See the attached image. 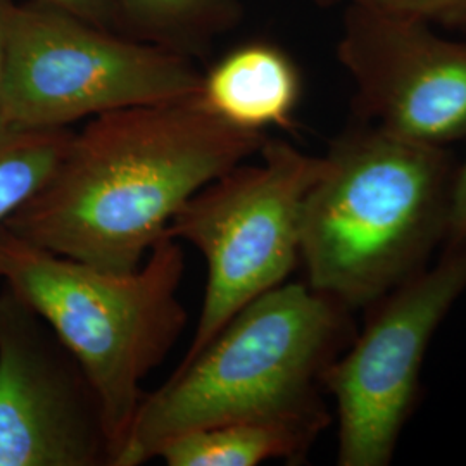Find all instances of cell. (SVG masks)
I'll return each mask as SVG.
<instances>
[{"label":"cell","mask_w":466,"mask_h":466,"mask_svg":"<svg viewBox=\"0 0 466 466\" xmlns=\"http://www.w3.org/2000/svg\"><path fill=\"white\" fill-rule=\"evenodd\" d=\"M350 309L308 282L252 300L150 394H144L116 466L157 458L169 441L254 420H330L325 377L354 339Z\"/></svg>","instance_id":"obj_3"},{"label":"cell","mask_w":466,"mask_h":466,"mask_svg":"<svg viewBox=\"0 0 466 466\" xmlns=\"http://www.w3.org/2000/svg\"><path fill=\"white\" fill-rule=\"evenodd\" d=\"M463 242H466V159L456 169L446 246H458Z\"/></svg>","instance_id":"obj_16"},{"label":"cell","mask_w":466,"mask_h":466,"mask_svg":"<svg viewBox=\"0 0 466 466\" xmlns=\"http://www.w3.org/2000/svg\"><path fill=\"white\" fill-rule=\"evenodd\" d=\"M323 159L302 209L306 282L350 311L370 308L446 242L458 165L448 147L360 119Z\"/></svg>","instance_id":"obj_2"},{"label":"cell","mask_w":466,"mask_h":466,"mask_svg":"<svg viewBox=\"0 0 466 466\" xmlns=\"http://www.w3.org/2000/svg\"><path fill=\"white\" fill-rule=\"evenodd\" d=\"M15 9H16V4L13 0H0V90H2V78H4L5 56H7Z\"/></svg>","instance_id":"obj_17"},{"label":"cell","mask_w":466,"mask_h":466,"mask_svg":"<svg viewBox=\"0 0 466 466\" xmlns=\"http://www.w3.org/2000/svg\"><path fill=\"white\" fill-rule=\"evenodd\" d=\"M0 466H115L84 368L7 289L0 296Z\"/></svg>","instance_id":"obj_9"},{"label":"cell","mask_w":466,"mask_h":466,"mask_svg":"<svg viewBox=\"0 0 466 466\" xmlns=\"http://www.w3.org/2000/svg\"><path fill=\"white\" fill-rule=\"evenodd\" d=\"M267 138L223 121L198 97L90 117L4 227L90 267L134 271L185 202L259 154Z\"/></svg>","instance_id":"obj_1"},{"label":"cell","mask_w":466,"mask_h":466,"mask_svg":"<svg viewBox=\"0 0 466 466\" xmlns=\"http://www.w3.org/2000/svg\"><path fill=\"white\" fill-rule=\"evenodd\" d=\"M200 82L185 54L28 0L16 4L11 25L0 130L67 128L117 109L194 99Z\"/></svg>","instance_id":"obj_5"},{"label":"cell","mask_w":466,"mask_h":466,"mask_svg":"<svg viewBox=\"0 0 466 466\" xmlns=\"http://www.w3.org/2000/svg\"><path fill=\"white\" fill-rule=\"evenodd\" d=\"M337 59L356 86V119L435 147L466 138V40L350 0Z\"/></svg>","instance_id":"obj_8"},{"label":"cell","mask_w":466,"mask_h":466,"mask_svg":"<svg viewBox=\"0 0 466 466\" xmlns=\"http://www.w3.org/2000/svg\"><path fill=\"white\" fill-rule=\"evenodd\" d=\"M446 26L454 28V30H461V32H466V13H463L461 16L454 17V19L450 21Z\"/></svg>","instance_id":"obj_18"},{"label":"cell","mask_w":466,"mask_h":466,"mask_svg":"<svg viewBox=\"0 0 466 466\" xmlns=\"http://www.w3.org/2000/svg\"><path fill=\"white\" fill-rule=\"evenodd\" d=\"M330 420H254L218 425L169 441L157 458L167 466H258L302 460Z\"/></svg>","instance_id":"obj_11"},{"label":"cell","mask_w":466,"mask_h":466,"mask_svg":"<svg viewBox=\"0 0 466 466\" xmlns=\"http://www.w3.org/2000/svg\"><path fill=\"white\" fill-rule=\"evenodd\" d=\"M123 34L192 59L242 19V0H113Z\"/></svg>","instance_id":"obj_12"},{"label":"cell","mask_w":466,"mask_h":466,"mask_svg":"<svg viewBox=\"0 0 466 466\" xmlns=\"http://www.w3.org/2000/svg\"><path fill=\"white\" fill-rule=\"evenodd\" d=\"M73 134L69 128L0 130V225L49 180Z\"/></svg>","instance_id":"obj_13"},{"label":"cell","mask_w":466,"mask_h":466,"mask_svg":"<svg viewBox=\"0 0 466 466\" xmlns=\"http://www.w3.org/2000/svg\"><path fill=\"white\" fill-rule=\"evenodd\" d=\"M42 2L63 7L66 11L75 13L76 16L85 17L104 28L123 34L116 5L113 0H42Z\"/></svg>","instance_id":"obj_15"},{"label":"cell","mask_w":466,"mask_h":466,"mask_svg":"<svg viewBox=\"0 0 466 466\" xmlns=\"http://www.w3.org/2000/svg\"><path fill=\"white\" fill-rule=\"evenodd\" d=\"M180 240L167 232L134 271H109L34 246L0 225V280L76 358L99 396L115 454L125 450L142 382L167 360L188 315L178 298Z\"/></svg>","instance_id":"obj_4"},{"label":"cell","mask_w":466,"mask_h":466,"mask_svg":"<svg viewBox=\"0 0 466 466\" xmlns=\"http://www.w3.org/2000/svg\"><path fill=\"white\" fill-rule=\"evenodd\" d=\"M465 290L463 242L370 306L365 329L325 377L339 417V465L390 463L433 333Z\"/></svg>","instance_id":"obj_7"},{"label":"cell","mask_w":466,"mask_h":466,"mask_svg":"<svg viewBox=\"0 0 466 466\" xmlns=\"http://www.w3.org/2000/svg\"><path fill=\"white\" fill-rule=\"evenodd\" d=\"M259 156V163H240L202 187L167 228L208 263L200 317L180 365L240 309L282 285L300 261L304 200L325 159L280 138H267Z\"/></svg>","instance_id":"obj_6"},{"label":"cell","mask_w":466,"mask_h":466,"mask_svg":"<svg viewBox=\"0 0 466 466\" xmlns=\"http://www.w3.org/2000/svg\"><path fill=\"white\" fill-rule=\"evenodd\" d=\"M302 96L296 61L267 40H250L227 52L202 73L198 99L237 128L267 134L292 130Z\"/></svg>","instance_id":"obj_10"},{"label":"cell","mask_w":466,"mask_h":466,"mask_svg":"<svg viewBox=\"0 0 466 466\" xmlns=\"http://www.w3.org/2000/svg\"><path fill=\"white\" fill-rule=\"evenodd\" d=\"M317 2L318 4H321V5H332L337 0H317Z\"/></svg>","instance_id":"obj_19"},{"label":"cell","mask_w":466,"mask_h":466,"mask_svg":"<svg viewBox=\"0 0 466 466\" xmlns=\"http://www.w3.org/2000/svg\"><path fill=\"white\" fill-rule=\"evenodd\" d=\"M368 5L394 11L400 15L423 17L432 23L448 25L466 13V0H358Z\"/></svg>","instance_id":"obj_14"}]
</instances>
